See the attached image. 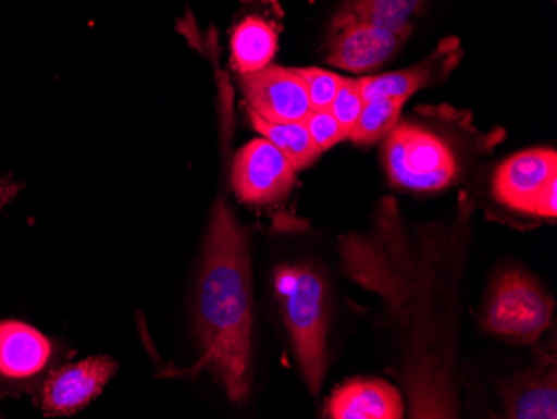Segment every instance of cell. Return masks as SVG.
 Instances as JSON below:
<instances>
[{
	"label": "cell",
	"mask_w": 557,
	"mask_h": 419,
	"mask_svg": "<svg viewBox=\"0 0 557 419\" xmlns=\"http://www.w3.org/2000/svg\"><path fill=\"white\" fill-rule=\"evenodd\" d=\"M509 418L556 419V369L531 371L506 391Z\"/></svg>",
	"instance_id": "13"
},
{
	"label": "cell",
	"mask_w": 557,
	"mask_h": 419,
	"mask_svg": "<svg viewBox=\"0 0 557 419\" xmlns=\"http://www.w3.org/2000/svg\"><path fill=\"white\" fill-rule=\"evenodd\" d=\"M404 40L397 34L337 11L329 30L327 62L358 74L374 71L396 54Z\"/></svg>",
	"instance_id": "6"
},
{
	"label": "cell",
	"mask_w": 557,
	"mask_h": 419,
	"mask_svg": "<svg viewBox=\"0 0 557 419\" xmlns=\"http://www.w3.org/2000/svg\"><path fill=\"white\" fill-rule=\"evenodd\" d=\"M406 99L400 97H374L364 102L361 115L356 126L350 131L349 139L352 143L369 146L383 137L389 136L394 127L399 124L400 111Z\"/></svg>",
	"instance_id": "17"
},
{
	"label": "cell",
	"mask_w": 557,
	"mask_h": 419,
	"mask_svg": "<svg viewBox=\"0 0 557 419\" xmlns=\"http://www.w3.org/2000/svg\"><path fill=\"white\" fill-rule=\"evenodd\" d=\"M554 299L519 269L504 271L494 281L484 308L487 331L518 343H533L550 324Z\"/></svg>",
	"instance_id": "4"
},
{
	"label": "cell",
	"mask_w": 557,
	"mask_h": 419,
	"mask_svg": "<svg viewBox=\"0 0 557 419\" xmlns=\"http://www.w3.org/2000/svg\"><path fill=\"white\" fill-rule=\"evenodd\" d=\"M304 124L308 127L309 136L321 152L327 151L341 140L346 139L339 122L329 109H311V112L304 119Z\"/></svg>",
	"instance_id": "20"
},
{
	"label": "cell",
	"mask_w": 557,
	"mask_h": 419,
	"mask_svg": "<svg viewBox=\"0 0 557 419\" xmlns=\"http://www.w3.org/2000/svg\"><path fill=\"white\" fill-rule=\"evenodd\" d=\"M461 51L458 39H446L424 61L400 72H387L379 76L362 77L361 89L364 101L374 97H400L408 101L412 94L424 87L440 84L456 67Z\"/></svg>",
	"instance_id": "10"
},
{
	"label": "cell",
	"mask_w": 557,
	"mask_h": 419,
	"mask_svg": "<svg viewBox=\"0 0 557 419\" xmlns=\"http://www.w3.org/2000/svg\"><path fill=\"white\" fill-rule=\"evenodd\" d=\"M117 371L108 356L62 366L49 374L40 390V406L49 416H71L89 405Z\"/></svg>",
	"instance_id": "9"
},
{
	"label": "cell",
	"mask_w": 557,
	"mask_h": 419,
	"mask_svg": "<svg viewBox=\"0 0 557 419\" xmlns=\"http://www.w3.org/2000/svg\"><path fill=\"white\" fill-rule=\"evenodd\" d=\"M391 183L409 190H440L458 177L459 165L449 144L416 124H397L384 144Z\"/></svg>",
	"instance_id": "3"
},
{
	"label": "cell",
	"mask_w": 557,
	"mask_h": 419,
	"mask_svg": "<svg viewBox=\"0 0 557 419\" xmlns=\"http://www.w3.org/2000/svg\"><path fill=\"white\" fill-rule=\"evenodd\" d=\"M22 184L12 176L0 177V209L14 201L15 196L21 193Z\"/></svg>",
	"instance_id": "22"
},
{
	"label": "cell",
	"mask_w": 557,
	"mask_h": 419,
	"mask_svg": "<svg viewBox=\"0 0 557 419\" xmlns=\"http://www.w3.org/2000/svg\"><path fill=\"white\" fill-rule=\"evenodd\" d=\"M240 89L249 112L268 122L304 121L311 112L308 90L296 69L268 65L240 74Z\"/></svg>",
	"instance_id": "7"
},
{
	"label": "cell",
	"mask_w": 557,
	"mask_h": 419,
	"mask_svg": "<svg viewBox=\"0 0 557 419\" xmlns=\"http://www.w3.org/2000/svg\"><path fill=\"white\" fill-rule=\"evenodd\" d=\"M534 215L540 218L554 219L557 215V180L550 181L547 184L544 193L541 194L540 201H537L536 212Z\"/></svg>",
	"instance_id": "21"
},
{
	"label": "cell",
	"mask_w": 557,
	"mask_h": 419,
	"mask_svg": "<svg viewBox=\"0 0 557 419\" xmlns=\"http://www.w3.org/2000/svg\"><path fill=\"white\" fill-rule=\"evenodd\" d=\"M196 330L200 366L243 405L252 384V278L246 233L221 197L202 251Z\"/></svg>",
	"instance_id": "1"
},
{
	"label": "cell",
	"mask_w": 557,
	"mask_h": 419,
	"mask_svg": "<svg viewBox=\"0 0 557 419\" xmlns=\"http://www.w3.org/2000/svg\"><path fill=\"white\" fill-rule=\"evenodd\" d=\"M54 356V343L22 321H0V378L27 381L39 377Z\"/></svg>",
	"instance_id": "11"
},
{
	"label": "cell",
	"mask_w": 557,
	"mask_h": 419,
	"mask_svg": "<svg viewBox=\"0 0 557 419\" xmlns=\"http://www.w3.org/2000/svg\"><path fill=\"white\" fill-rule=\"evenodd\" d=\"M275 293L283 301L304 380L318 394L324 381L327 336L324 280L311 266H283L275 271Z\"/></svg>",
	"instance_id": "2"
},
{
	"label": "cell",
	"mask_w": 557,
	"mask_h": 419,
	"mask_svg": "<svg viewBox=\"0 0 557 419\" xmlns=\"http://www.w3.org/2000/svg\"><path fill=\"white\" fill-rule=\"evenodd\" d=\"M277 30L258 15H249L231 37L233 62L240 74L261 71L271 64L277 51Z\"/></svg>",
	"instance_id": "14"
},
{
	"label": "cell",
	"mask_w": 557,
	"mask_h": 419,
	"mask_svg": "<svg viewBox=\"0 0 557 419\" xmlns=\"http://www.w3.org/2000/svg\"><path fill=\"white\" fill-rule=\"evenodd\" d=\"M364 102L361 79H344L343 77L329 111L333 112L334 118L339 122L341 130H343L346 139L349 137L352 127L356 126L362 108H364Z\"/></svg>",
	"instance_id": "18"
},
{
	"label": "cell",
	"mask_w": 557,
	"mask_h": 419,
	"mask_svg": "<svg viewBox=\"0 0 557 419\" xmlns=\"http://www.w3.org/2000/svg\"><path fill=\"white\" fill-rule=\"evenodd\" d=\"M252 127L278 151L286 156L287 161L296 171L311 165L322 155L309 136L308 127L304 121L296 122H268L249 112Z\"/></svg>",
	"instance_id": "16"
},
{
	"label": "cell",
	"mask_w": 557,
	"mask_h": 419,
	"mask_svg": "<svg viewBox=\"0 0 557 419\" xmlns=\"http://www.w3.org/2000/svg\"><path fill=\"white\" fill-rule=\"evenodd\" d=\"M554 180H557V152L528 149L506 159L496 169L494 197L509 209L534 215L541 194Z\"/></svg>",
	"instance_id": "8"
},
{
	"label": "cell",
	"mask_w": 557,
	"mask_h": 419,
	"mask_svg": "<svg viewBox=\"0 0 557 419\" xmlns=\"http://www.w3.org/2000/svg\"><path fill=\"white\" fill-rule=\"evenodd\" d=\"M404 415L399 390L383 380H352L329 399L333 419H400Z\"/></svg>",
	"instance_id": "12"
},
{
	"label": "cell",
	"mask_w": 557,
	"mask_h": 419,
	"mask_svg": "<svg viewBox=\"0 0 557 419\" xmlns=\"http://www.w3.org/2000/svg\"><path fill=\"white\" fill-rule=\"evenodd\" d=\"M296 169L268 139H255L237 152L233 187L240 201L268 206L283 201L293 189Z\"/></svg>",
	"instance_id": "5"
},
{
	"label": "cell",
	"mask_w": 557,
	"mask_h": 419,
	"mask_svg": "<svg viewBox=\"0 0 557 419\" xmlns=\"http://www.w3.org/2000/svg\"><path fill=\"white\" fill-rule=\"evenodd\" d=\"M308 90L311 109H329L333 104L343 77L325 69H296Z\"/></svg>",
	"instance_id": "19"
},
{
	"label": "cell",
	"mask_w": 557,
	"mask_h": 419,
	"mask_svg": "<svg viewBox=\"0 0 557 419\" xmlns=\"http://www.w3.org/2000/svg\"><path fill=\"white\" fill-rule=\"evenodd\" d=\"M425 0H346L339 11L408 39L412 17L424 9Z\"/></svg>",
	"instance_id": "15"
}]
</instances>
